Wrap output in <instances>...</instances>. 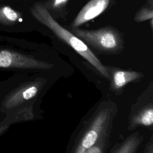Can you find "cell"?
Returning a JSON list of instances; mask_svg holds the SVG:
<instances>
[{
  "instance_id": "obj_1",
  "label": "cell",
  "mask_w": 153,
  "mask_h": 153,
  "mask_svg": "<svg viewBox=\"0 0 153 153\" xmlns=\"http://www.w3.org/2000/svg\"><path fill=\"white\" fill-rule=\"evenodd\" d=\"M117 112V105L114 102L105 100L100 102L81 124L69 153H86L103 133L111 129Z\"/></svg>"
},
{
  "instance_id": "obj_2",
  "label": "cell",
  "mask_w": 153,
  "mask_h": 153,
  "mask_svg": "<svg viewBox=\"0 0 153 153\" xmlns=\"http://www.w3.org/2000/svg\"><path fill=\"white\" fill-rule=\"evenodd\" d=\"M30 12L37 21L50 30L59 39L69 45L91 65L99 74L109 80L110 76L105 65L102 63L91 49L79 38L55 20L43 7L41 1L34 3L30 8Z\"/></svg>"
},
{
  "instance_id": "obj_3",
  "label": "cell",
  "mask_w": 153,
  "mask_h": 153,
  "mask_svg": "<svg viewBox=\"0 0 153 153\" xmlns=\"http://www.w3.org/2000/svg\"><path fill=\"white\" fill-rule=\"evenodd\" d=\"M70 31L82 41L89 48L108 55H117L124 49V33L117 28L108 25L94 29L76 27Z\"/></svg>"
},
{
  "instance_id": "obj_4",
  "label": "cell",
  "mask_w": 153,
  "mask_h": 153,
  "mask_svg": "<svg viewBox=\"0 0 153 153\" xmlns=\"http://www.w3.org/2000/svg\"><path fill=\"white\" fill-rule=\"evenodd\" d=\"M47 80L38 77L24 81L0 98V108L3 112L14 114L29 108L42 93Z\"/></svg>"
},
{
  "instance_id": "obj_5",
  "label": "cell",
  "mask_w": 153,
  "mask_h": 153,
  "mask_svg": "<svg viewBox=\"0 0 153 153\" xmlns=\"http://www.w3.org/2000/svg\"><path fill=\"white\" fill-rule=\"evenodd\" d=\"M153 87L152 82L131 106L128 116V129L133 130L138 127L152 128Z\"/></svg>"
},
{
  "instance_id": "obj_6",
  "label": "cell",
  "mask_w": 153,
  "mask_h": 153,
  "mask_svg": "<svg viewBox=\"0 0 153 153\" xmlns=\"http://www.w3.org/2000/svg\"><path fill=\"white\" fill-rule=\"evenodd\" d=\"M53 65L32 56L2 50L0 51V68L10 69H51Z\"/></svg>"
},
{
  "instance_id": "obj_7",
  "label": "cell",
  "mask_w": 153,
  "mask_h": 153,
  "mask_svg": "<svg viewBox=\"0 0 153 153\" xmlns=\"http://www.w3.org/2000/svg\"><path fill=\"white\" fill-rule=\"evenodd\" d=\"M115 4V0H89L70 23L69 29L79 27L106 12Z\"/></svg>"
},
{
  "instance_id": "obj_8",
  "label": "cell",
  "mask_w": 153,
  "mask_h": 153,
  "mask_svg": "<svg viewBox=\"0 0 153 153\" xmlns=\"http://www.w3.org/2000/svg\"><path fill=\"white\" fill-rule=\"evenodd\" d=\"M105 66L110 76V89L118 94L128 84L138 81L143 76L142 73L137 71L122 69L108 65Z\"/></svg>"
},
{
  "instance_id": "obj_9",
  "label": "cell",
  "mask_w": 153,
  "mask_h": 153,
  "mask_svg": "<svg viewBox=\"0 0 153 153\" xmlns=\"http://www.w3.org/2000/svg\"><path fill=\"white\" fill-rule=\"evenodd\" d=\"M143 139L144 134L141 133H133L114 146L109 153H137Z\"/></svg>"
},
{
  "instance_id": "obj_10",
  "label": "cell",
  "mask_w": 153,
  "mask_h": 153,
  "mask_svg": "<svg viewBox=\"0 0 153 153\" xmlns=\"http://www.w3.org/2000/svg\"><path fill=\"white\" fill-rule=\"evenodd\" d=\"M69 2V0H45L41 1L43 7L56 21L57 19L66 20L69 13L68 9Z\"/></svg>"
},
{
  "instance_id": "obj_11",
  "label": "cell",
  "mask_w": 153,
  "mask_h": 153,
  "mask_svg": "<svg viewBox=\"0 0 153 153\" xmlns=\"http://www.w3.org/2000/svg\"><path fill=\"white\" fill-rule=\"evenodd\" d=\"M22 19V14L8 6L0 7V24L4 26L16 25Z\"/></svg>"
},
{
  "instance_id": "obj_12",
  "label": "cell",
  "mask_w": 153,
  "mask_h": 153,
  "mask_svg": "<svg viewBox=\"0 0 153 153\" xmlns=\"http://www.w3.org/2000/svg\"><path fill=\"white\" fill-rule=\"evenodd\" d=\"M133 19L137 23L153 19V0H146V3L137 11Z\"/></svg>"
},
{
  "instance_id": "obj_13",
  "label": "cell",
  "mask_w": 153,
  "mask_h": 153,
  "mask_svg": "<svg viewBox=\"0 0 153 153\" xmlns=\"http://www.w3.org/2000/svg\"><path fill=\"white\" fill-rule=\"evenodd\" d=\"M110 133L111 129L103 133L97 142L86 153H105L109 142Z\"/></svg>"
},
{
  "instance_id": "obj_14",
  "label": "cell",
  "mask_w": 153,
  "mask_h": 153,
  "mask_svg": "<svg viewBox=\"0 0 153 153\" xmlns=\"http://www.w3.org/2000/svg\"><path fill=\"white\" fill-rule=\"evenodd\" d=\"M143 153H153V139L151 137L149 141L146 143Z\"/></svg>"
},
{
  "instance_id": "obj_15",
  "label": "cell",
  "mask_w": 153,
  "mask_h": 153,
  "mask_svg": "<svg viewBox=\"0 0 153 153\" xmlns=\"http://www.w3.org/2000/svg\"><path fill=\"white\" fill-rule=\"evenodd\" d=\"M10 122H11V121H8L7 123L0 125V135L8 128L10 125Z\"/></svg>"
}]
</instances>
